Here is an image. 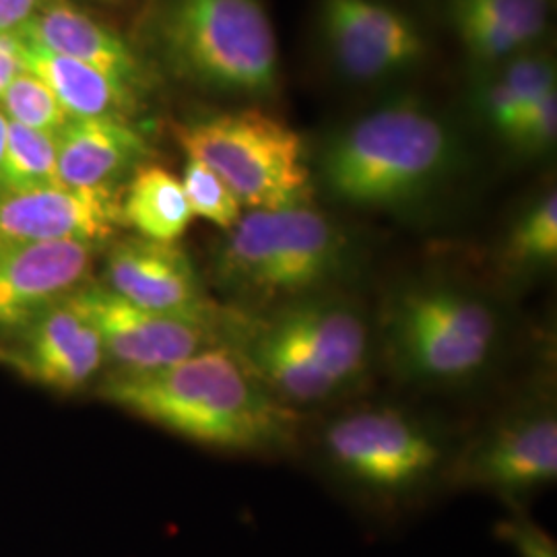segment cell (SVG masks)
Here are the masks:
<instances>
[{
  "label": "cell",
  "instance_id": "obj_16",
  "mask_svg": "<svg viewBox=\"0 0 557 557\" xmlns=\"http://www.w3.org/2000/svg\"><path fill=\"white\" fill-rule=\"evenodd\" d=\"M225 331L238 333L234 351L285 405L319 403L337 391V382L320 368L304 341L278 317L255 326H227Z\"/></svg>",
  "mask_w": 557,
  "mask_h": 557
},
{
  "label": "cell",
  "instance_id": "obj_30",
  "mask_svg": "<svg viewBox=\"0 0 557 557\" xmlns=\"http://www.w3.org/2000/svg\"><path fill=\"white\" fill-rule=\"evenodd\" d=\"M25 48V40L20 34H9V32H0V54H17L21 57Z\"/></svg>",
  "mask_w": 557,
  "mask_h": 557
},
{
  "label": "cell",
  "instance_id": "obj_29",
  "mask_svg": "<svg viewBox=\"0 0 557 557\" xmlns=\"http://www.w3.org/2000/svg\"><path fill=\"white\" fill-rule=\"evenodd\" d=\"M23 73V62L17 54H0V98L11 85V81Z\"/></svg>",
  "mask_w": 557,
  "mask_h": 557
},
{
  "label": "cell",
  "instance_id": "obj_6",
  "mask_svg": "<svg viewBox=\"0 0 557 557\" xmlns=\"http://www.w3.org/2000/svg\"><path fill=\"white\" fill-rule=\"evenodd\" d=\"M498 322L485 301L455 287H419L403 294L391 317V341L400 363L419 379L462 380L492 356Z\"/></svg>",
  "mask_w": 557,
  "mask_h": 557
},
{
  "label": "cell",
  "instance_id": "obj_11",
  "mask_svg": "<svg viewBox=\"0 0 557 557\" xmlns=\"http://www.w3.org/2000/svg\"><path fill=\"white\" fill-rule=\"evenodd\" d=\"M89 242H0V331L27 329L83 287L94 267Z\"/></svg>",
  "mask_w": 557,
  "mask_h": 557
},
{
  "label": "cell",
  "instance_id": "obj_26",
  "mask_svg": "<svg viewBox=\"0 0 557 557\" xmlns=\"http://www.w3.org/2000/svg\"><path fill=\"white\" fill-rule=\"evenodd\" d=\"M557 137V91L531 103L506 133L504 140L518 153L539 156L554 149Z\"/></svg>",
  "mask_w": 557,
  "mask_h": 557
},
{
  "label": "cell",
  "instance_id": "obj_21",
  "mask_svg": "<svg viewBox=\"0 0 557 557\" xmlns=\"http://www.w3.org/2000/svg\"><path fill=\"white\" fill-rule=\"evenodd\" d=\"M0 184L11 193L59 186L57 135L9 122Z\"/></svg>",
  "mask_w": 557,
  "mask_h": 557
},
{
  "label": "cell",
  "instance_id": "obj_22",
  "mask_svg": "<svg viewBox=\"0 0 557 557\" xmlns=\"http://www.w3.org/2000/svg\"><path fill=\"white\" fill-rule=\"evenodd\" d=\"M557 257V195L547 190L531 202L506 239V259L517 267H543Z\"/></svg>",
  "mask_w": 557,
  "mask_h": 557
},
{
  "label": "cell",
  "instance_id": "obj_13",
  "mask_svg": "<svg viewBox=\"0 0 557 557\" xmlns=\"http://www.w3.org/2000/svg\"><path fill=\"white\" fill-rule=\"evenodd\" d=\"M7 359L23 376L73 393L100 374L106 354L98 331L69 296L21 331V345Z\"/></svg>",
  "mask_w": 557,
  "mask_h": 557
},
{
  "label": "cell",
  "instance_id": "obj_3",
  "mask_svg": "<svg viewBox=\"0 0 557 557\" xmlns=\"http://www.w3.org/2000/svg\"><path fill=\"white\" fill-rule=\"evenodd\" d=\"M149 34L168 69L199 89L239 100L277 94V34L262 0H153Z\"/></svg>",
  "mask_w": 557,
  "mask_h": 557
},
{
  "label": "cell",
  "instance_id": "obj_27",
  "mask_svg": "<svg viewBox=\"0 0 557 557\" xmlns=\"http://www.w3.org/2000/svg\"><path fill=\"white\" fill-rule=\"evenodd\" d=\"M499 535L515 545L520 557H557L556 545L535 524L510 520L499 524Z\"/></svg>",
  "mask_w": 557,
  "mask_h": 557
},
{
  "label": "cell",
  "instance_id": "obj_23",
  "mask_svg": "<svg viewBox=\"0 0 557 557\" xmlns=\"http://www.w3.org/2000/svg\"><path fill=\"white\" fill-rule=\"evenodd\" d=\"M0 112L9 122L57 135L69 122V114L57 96L36 75L23 71L0 98Z\"/></svg>",
  "mask_w": 557,
  "mask_h": 557
},
{
  "label": "cell",
  "instance_id": "obj_14",
  "mask_svg": "<svg viewBox=\"0 0 557 557\" xmlns=\"http://www.w3.org/2000/svg\"><path fill=\"white\" fill-rule=\"evenodd\" d=\"M20 36L50 52L94 66L139 96L147 87V69L135 48L69 0H46Z\"/></svg>",
  "mask_w": 557,
  "mask_h": 557
},
{
  "label": "cell",
  "instance_id": "obj_8",
  "mask_svg": "<svg viewBox=\"0 0 557 557\" xmlns=\"http://www.w3.org/2000/svg\"><path fill=\"white\" fill-rule=\"evenodd\" d=\"M73 304L98 331L106 361L116 370L143 372L174 366L213 347L218 329L139 308L103 283L87 281Z\"/></svg>",
  "mask_w": 557,
  "mask_h": 557
},
{
  "label": "cell",
  "instance_id": "obj_17",
  "mask_svg": "<svg viewBox=\"0 0 557 557\" xmlns=\"http://www.w3.org/2000/svg\"><path fill=\"white\" fill-rule=\"evenodd\" d=\"M471 475L499 490L518 492L557 475V421L554 413L508 421L483 440L465 465Z\"/></svg>",
  "mask_w": 557,
  "mask_h": 557
},
{
  "label": "cell",
  "instance_id": "obj_2",
  "mask_svg": "<svg viewBox=\"0 0 557 557\" xmlns=\"http://www.w3.org/2000/svg\"><path fill=\"white\" fill-rule=\"evenodd\" d=\"M460 161L455 128L418 100L359 116L326 143L320 160L335 199L363 209H400L434 193Z\"/></svg>",
  "mask_w": 557,
  "mask_h": 557
},
{
  "label": "cell",
  "instance_id": "obj_15",
  "mask_svg": "<svg viewBox=\"0 0 557 557\" xmlns=\"http://www.w3.org/2000/svg\"><path fill=\"white\" fill-rule=\"evenodd\" d=\"M59 178L75 188H116L149 156V143L131 120L69 119L57 133Z\"/></svg>",
  "mask_w": 557,
  "mask_h": 557
},
{
  "label": "cell",
  "instance_id": "obj_28",
  "mask_svg": "<svg viewBox=\"0 0 557 557\" xmlns=\"http://www.w3.org/2000/svg\"><path fill=\"white\" fill-rule=\"evenodd\" d=\"M44 4L46 0H0V32L20 34Z\"/></svg>",
  "mask_w": 557,
  "mask_h": 557
},
{
  "label": "cell",
  "instance_id": "obj_10",
  "mask_svg": "<svg viewBox=\"0 0 557 557\" xmlns=\"http://www.w3.org/2000/svg\"><path fill=\"white\" fill-rule=\"evenodd\" d=\"M326 450L349 478L398 490L428 475L440 460L436 442L397 411H363L335 421Z\"/></svg>",
  "mask_w": 557,
  "mask_h": 557
},
{
  "label": "cell",
  "instance_id": "obj_18",
  "mask_svg": "<svg viewBox=\"0 0 557 557\" xmlns=\"http://www.w3.org/2000/svg\"><path fill=\"white\" fill-rule=\"evenodd\" d=\"M23 71L50 87L69 119L131 120L139 106V94L79 60L50 52L25 41L21 52Z\"/></svg>",
  "mask_w": 557,
  "mask_h": 557
},
{
  "label": "cell",
  "instance_id": "obj_4",
  "mask_svg": "<svg viewBox=\"0 0 557 557\" xmlns=\"http://www.w3.org/2000/svg\"><path fill=\"white\" fill-rule=\"evenodd\" d=\"M351 260V239L312 207L250 211L227 232L215 277L242 299L271 301L319 292Z\"/></svg>",
  "mask_w": 557,
  "mask_h": 557
},
{
  "label": "cell",
  "instance_id": "obj_1",
  "mask_svg": "<svg viewBox=\"0 0 557 557\" xmlns=\"http://www.w3.org/2000/svg\"><path fill=\"white\" fill-rule=\"evenodd\" d=\"M106 403L182 438L225 450H267L294 434L296 413L230 347H209L158 370H114Z\"/></svg>",
  "mask_w": 557,
  "mask_h": 557
},
{
  "label": "cell",
  "instance_id": "obj_7",
  "mask_svg": "<svg viewBox=\"0 0 557 557\" xmlns=\"http://www.w3.org/2000/svg\"><path fill=\"white\" fill-rule=\"evenodd\" d=\"M319 34L338 75L351 83L400 77L428 57L418 23L384 0H319Z\"/></svg>",
  "mask_w": 557,
  "mask_h": 557
},
{
  "label": "cell",
  "instance_id": "obj_24",
  "mask_svg": "<svg viewBox=\"0 0 557 557\" xmlns=\"http://www.w3.org/2000/svg\"><path fill=\"white\" fill-rule=\"evenodd\" d=\"M180 182L193 218H202L225 232L236 227V223L242 220V202L205 163L186 158Z\"/></svg>",
  "mask_w": 557,
  "mask_h": 557
},
{
  "label": "cell",
  "instance_id": "obj_25",
  "mask_svg": "<svg viewBox=\"0 0 557 557\" xmlns=\"http://www.w3.org/2000/svg\"><path fill=\"white\" fill-rule=\"evenodd\" d=\"M446 7L465 9L496 23L527 48L543 38L549 21L547 0H446Z\"/></svg>",
  "mask_w": 557,
  "mask_h": 557
},
{
  "label": "cell",
  "instance_id": "obj_12",
  "mask_svg": "<svg viewBox=\"0 0 557 557\" xmlns=\"http://www.w3.org/2000/svg\"><path fill=\"white\" fill-rule=\"evenodd\" d=\"M122 223L116 188L46 186L0 190V242H89L101 244Z\"/></svg>",
  "mask_w": 557,
  "mask_h": 557
},
{
  "label": "cell",
  "instance_id": "obj_5",
  "mask_svg": "<svg viewBox=\"0 0 557 557\" xmlns=\"http://www.w3.org/2000/svg\"><path fill=\"white\" fill-rule=\"evenodd\" d=\"M174 139L188 160L213 170L250 211L310 202L312 174L301 135L262 108L202 112L174 124Z\"/></svg>",
  "mask_w": 557,
  "mask_h": 557
},
{
  "label": "cell",
  "instance_id": "obj_31",
  "mask_svg": "<svg viewBox=\"0 0 557 557\" xmlns=\"http://www.w3.org/2000/svg\"><path fill=\"white\" fill-rule=\"evenodd\" d=\"M7 126H9V120L0 112V168H2V153H4V140H7ZM0 190H2V184H0Z\"/></svg>",
  "mask_w": 557,
  "mask_h": 557
},
{
  "label": "cell",
  "instance_id": "obj_19",
  "mask_svg": "<svg viewBox=\"0 0 557 557\" xmlns=\"http://www.w3.org/2000/svg\"><path fill=\"white\" fill-rule=\"evenodd\" d=\"M338 386L366 366L368 331L358 314L331 299H299L277 314Z\"/></svg>",
  "mask_w": 557,
  "mask_h": 557
},
{
  "label": "cell",
  "instance_id": "obj_20",
  "mask_svg": "<svg viewBox=\"0 0 557 557\" xmlns=\"http://www.w3.org/2000/svg\"><path fill=\"white\" fill-rule=\"evenodd\" d=\"M122 223L140 238L176 242L188 230L193 211L182 182L160 165H139L120 195Z\"/></svg>",
  "mask_w": 557,
  "mask_h": 557
},
{
  "label": "cell",
  "instance_id": "obj_32",
  "mask_svg": "<svg viewBox=\"0 0 557 557\" xmlns=\"http://www.w3.org/2000/svg\"><path fill=\"white\" fill-rule=\"evenodd\" d=\"M98 2H106V4H120V2H124V0H98Z\"/></svg>",
  "mask_w": 557,
  "mask_h": 557
},
{
  "label": "cell",
  "instance_id": "obj_9",
  "mask_svg": "<svg viewBox=\"0 0 557 557\" xmlns=\"http://www.w3.org/2000/svg\"><path fill=\"white\" fill-rule=\"evenodd\" d=\"M103 285L120 298L165 317L218 331L227 320L205 294L193 260L176 242L119 239L106 257Z\"/></svg>",
  "mask_w": 557,
  "mask_h": 557
}]
</instances>
